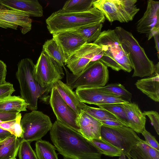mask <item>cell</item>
Listing matches in <instances>:
<instances>
[{
  "label": "cell",
  "mask_w": 159,
  "mask_h": 159,
  "mask_svg": "<svg viewBox=\"0 0 159 159\" xmlns=\"http://www.w3.org/2000/svg\"><path fill=\"white\" fill-rule=\"evenodd\" d=\"M102 56L101 47L93 43H86L67 58L65 65L74 75H78L91 62L100 60Z\"/></svg>",
  "instance_id": "obj_11"
},
{
  "label": "cell",
  "mask_w": 159,
  "mask_h": 159,
  "mask_svg": "<svg viewBox=\"0 0 159 159\" xmlns=\"http://www.w3.org/2000/svg\"><path fill=\"white\" fill-rule=\"evenodd\" d=\"M127 156L133 159H159V151L152 148L142 139Z\"/></svg>",
  "instance_id": "obj_24"
},
{
  "label": "cell",
  "mask_w": 159,
  "mask_h": 159,
  "mask_svg": "<svg viewBox=\"0 0 159 159\" xmlns=\"http://www.w3.org/2000/svg\"><path fill=\"white\" fill-rule=\"evenodd\" d=\"M21 139L13 134L0 143V159H16Z\"/></svg>",
  "instance_id": "obj_21"
},
{
  "label": "cell",
  "mask_w": 159,
  "mask_h": 159,
  "mask_svg": "<svg viewBox=\"0 0 159 159\" xmlns=\"http://www.w3.org/2000/svg\"><path fill=\"white\" fill-rule=\"evenodd\" d=\"M32 20L23 12L9 9L0 3V27L16 30L19 26L24 34L31 29Z\"/></svg>",
  "instance_id": "obj_13"
},
{
  "label": "cell",
  "mask_w": 159,
  "mask_h": 159,
  "mask_svg": "<svg viewBox=\"0 0 159 159\" xmlns=\"http://www.w3.org/2000/svg\"><path fill=\"white\" fill-rule=\"evenodd\" d=\"M101 136L102 139L120 149L125 156L142 140L135 131L124 125L110 127L102 125Z\"/></svg>",
  "instance_id": "obj_8"
},
{
  "label": "cell",
  "mask_w": 159,
  "mask_h": 159,
  "mask_svg": "<svg viewBox=\"0 0 159 159\" xmlns=\"http://www.w3.org/2000/svg\"><path fill=\"white\" fill-rule=\"evenodd\" d=\"M0 3L7 8L26 13L30 16L40 17L43 11L37 0H0Z\"/></svg>",
  "instance_id": "obj_18"
},
{
  "label": "cell",
  "mask_w": 159,
  "mask_h": 159,
  "mask_svg": "<svg viewBox=\"0 0 159 159\" xmlns=\"http://www.w3.org/2000/svg\"><path fill=\"white\" fill-rule=\"evenodd\" d=\"M7 72L6 64L3 61L0 60V85L7 82L6 81Z\"/></svg>",
  "instance_id": "obj_40"
},
{
  "label": "cell",
  "mask_w": 159,
  "mask_h": 159,
  "mask_svg": "<svg viewBox=\"0 0 159 159\" xmlns=\"http://www.w3.org/2000/svg\"><path fill=\"white\" fill-rule=\"evenodd\" d=\"M94 0H70L66 1L62 8L67 12H81L87 11L92 7Z\"/></svg>",
  "instance_id": "obj_29"
},
{
  "label": "cell",
  "mask_w": 159,
  "mask_h": 159,
  "mask_svg": "<svg viewBox=\"0 0 159 159\" xmlns=\"http://www.w3.org/2000/svg\"><path fill=\"white\" fill-rule=\"evenodd\" d=\"M42 51L64 67L67 56L53 38L46 40L43 46Z\"/></svg>",
  "instance_id": "obj_22"
},
{
  "label": "cell",
  "mask_w": 159,
  "mask_h": 159,
  "mask_svg": "<svg viewBox=\"0 0 159 159\" xmlns=\"http://www.w3.org/2000/svg\"><path fill=\"white\" fill-rule=\"evenodd\" d=\"M1 142L0 141V143Z\"/></svg>",
  "instance_id": "obj_46"
},
{
  "label": "cell",
  "mask_w": 159,
  "mask_h": 159,
  "mask_svg": "<svg viewBox=\"0 0 159 159\" xmlns=\"http://www.w3.org/2000/svg\"><path fill=\"white\" fill-rule=\"evenodd\" d=\"M118 159H126L125 156L123 154H122L120 157Z\"/></svg>",
  "instance_id": "obj_44"
},
{
  "label": "cell",
  "mask_w": 159,
  "mask_h": 159,
  "mask_svg": "<svg viewBox=\"0 0 159 159\" xmlns=\"http://www.w3.org/2000/svg\"><path fill=\"white\" fill-rule=\"evenodd\" d=\"M17 66L16 76L20 84L21 98L28 104V109L32 111L37 110L38 99L48 103L49 93L42 87L35 79V64L32 60L28 58L22 59Z\"/></svg>",
  "instance_id": "obj_3"
},
{
  "label": "cell",
  "mask_w": 159,
  "mask_h": 159,
  "mask_svg": "<svg viewBox=\"0 0 159 159\" xmlns=\"http://www.w3.org/2000/svg\"><path fill=\"white\" fill-rule=\"evenodd\" d=\"M144 137L146 143L152 148L159 151V145L155 137L146 129L141 133Z\"/></svg>",
  "instance_id": "obj_36"
},
{
  "label": "cell",
  "mask_w": 159,
  "mask_h": 159,
  "mask_svg": "<svg viewBox=\"0 0 159 159\" xmlns=\"http://www.w3.org/2000/svg\"><path fill=\"white\" fill-rule=\"evenodd\" d=\"M136 87L156 102L159 101V74L154 73L149 77L138 80Z\"/></svg>",
  "instance_id": "obj_19"
},
{
  "label": "cell",
  "mask_w": 159,
  "mask_h": 159,
  "mask_svg": "<svg viewBox=\"0 0 159 159\" xmlns=\"http://www.w3.org/2000/svg\"><path fill=\"white\" fill-rule=\"evenodd\" d=\"M126 102H128L116 96L105 94L103 100L100 104L123 103Z\"/></svg>",
  "instance_id": "obj_37"
},
{
  "label": "cell",
  "mask_w": 159,
  "mask_h": 159,
  "mask_svg": "<svg viewBox=\"0 0 159 159\" xmlns=\"http://www.w3.org/2000/svg\"><path fill=\"white\" fill-rule=\"evenodd\" d=\"M52 35V38L61 48L67 58L87 43L82 36L74 31H63Z\"/></svg>",
  "instance_id": "obj_15"
},
{
  "label": "cell",
  "mask_w": 159,
  "mask_h": 159,
  "mask_svg": "<svg viewBox=\"0 0 159 159\" xmlns=\"http://www.w3.org/2000/svg\"><path fill=\"white\" fill-rule=\"evenodd\" d=\"M128 158V159H131V158L129 157L128 156H127Z\"/></svg>",
  "instance_id": "obj_45"
},
{
  "label": "cell",
  "mask_w": 159,
  "mask_h": 159,
  "mask_svg": "<svg viewBox=\"0 0 159 159\" xmlns=\"http://www.w3.org/2000/svg\"><path fill=\"white\" fill-rule=\"evenodd\" d=\"M82 110L100 122L107 120H117L113 114L102 108L90 107L84 103Z\"/></svg>",
  "instance_id": "obj_31"
},
{
  "label": "cell",
  "mask_w": 159,
  "mask_h": 159,
  "mask_svg": "<svg viewBox=\"0 0 159 159\" xmlns=\"http://www.w3.org/2000/svg\"><path fill=\"white\" fill-rule=\"evenodd\" d=\"M20 123L23 131L21 139L30 143L41 139L50 131L53 125L48 116L36 110L25 114Z\"/></svg>",
  "instance_id": "obj_9"
},
{
  "label": "cell",
  "mask_w": 159,
  "mask_h": 159,
  "mask_svg": "<svg viewBox=\"0 0 159 159\" xmlns=\"http://www.w3.org/2000/svg\"><path fill=\"white\" fill-rule=\"evenodd\" d=\"M89 141L102 154L111 157H120L123 154L120 149L102 139Z\"/></svg>",
  "instance_id": "obj_28"
},
{
  "label": "cell",
  "mask_w": 159,
  "mask_h": 159,
  "mask_svg": "<svg viewBox=\"0 0 159 159\" xmlns=\"http://www.w3.org/2000/svg\"><path fill=\"white\" fill-rule=\"evenodd\" d=\"M15 91L13 85L10 83L0 85V100L11 96Z\"/></svg>",
  "instance_id": "obj_34"
},
{
  "label": "cell",
  "mask_w": 159,
  "mask_h": 159,
  "mask_svg": "<svg viewBox=\"0 0 159 159\" xmlns=\"http://www.w3.org/2000/svg\"><path fill=\"white\" fill-rule=\"evenodd\" d=\"M102 23H98L74 30L82 36L87 43L95 41L101 32Z\"/></svg>",
  "instance_id": "obj_30"
},
{
  "label": "cell",
  "mask_w": 159,
  "mask_h": 159,
  "mask_svg": "<svg viewBox=\"0 0 159 159\" xmlns=\"http://www.w3.org/2000/svg\"><path fill=\"white\" fill-rule=\"evenodd\" d=\"M51 140L64 159H101L102 154L80 133L57 120L50 130Z\"/></svg>",
  "instance_id": "obj_1"
},
{
  "label": "cell",
  "mask_w": 159,
  "mask_h": 159,
  "mask_svg": "<svg viewBox=\"0 0 159 159\" xmlns=\"http://www.w3.org/2000/svg\"><path fill=\"white\" fill-rule=\"evenodd\" d=\"M105 17L96 8L81 12H67L61 9L53 12L46 20L47 28L53 34L65 31H74L98 23Z\"/></svg>",
  "instance_id": "obj_2"
},
{
  "label": "cell",
  "mask_w": 159,
  "mask_h": 159,
  "mask_svg": "<svg viewBox=\"0 0 159 159\" xmlns=\"http://www.w3.org/2000/svg\"><path fill=\"white\" fill-rule=\"evenodd\" d=\"M27 106L19 96H11L0 100V111L20 112L26 111Z\"/></svg>",
  "instance_id": "obj_25"
},
{
  "label": "cell",
  "mask_w": 159,
  "mask_h": 159,
  "mask_svg": "<svg viewBox=\"0 0 159 159\" xmlns=\"http://www.w3.org/2000/svg\"><path fill=\"white\" fill-rule=\"evenodd\" d=\"M155 44V48L157 53V57L159 58V33L155 34L153 36Z\"/></svg>",
  "instance_id": "obj_43"
},
{
  "label": "cell",
  "mask_w": 159,
  "mask_h": 159,
  "mask_svg": "<svg viewBox=\"0 0 159 159\" xmlns=\"http://www.w3.org/2000/svg\"><path fill=\"white\" fill-rule=\"evenodd\" d=\"M137 31L146 35L148 40L159 33V2L149 0L147 9L142 17L138 21Z\"/></svg>",
  "instance_id": "obj_14"
},
{
  "label": "cell",
  "mask_w": 159,
  "mask_h": 159,
  "mask_svg": "<svg viewBox=\"0 0 159 159\" xmlns=\"http://www.w3.org/2000/svg\"><path fill=\"white\" fill-rule=\"evenodd\" d=\"M75 92L82 102L96 105L101 103L105 94L96 88H77Z\"/></svg>",
  "instance_id": "obj_23"
},
{
  "label": "cell",
  "mask_w": 159,
  "mask_h": 159,
  "mask_svg": "<svg viewBox=\"0 0 159 159\" xmlns=\"http://www.w3.org/2000/svg\"><path fill=\"white\" fill-rule=\"evenodd\" d=\"M93 43L101 47L103 56L100 61L107 66L116 71L130 72L133 69L129 54L114 30L101 32Z\"/></svg>",
  "instance_id": "obj_4"
},
{
  "label": "cell",
  "mask_w": 159,
  "mask_h": 159,
  "mask_svg": "<svg viewBox=\"0 0 159 159\" xmlns=\"http://www.w3.org/2000/svg\"><path fill=\"white\" fill-rule=\"evenodd\" d=\"M11 134L9 131L0 127V141L1 142L3 141Z\"/></svg>",
  "instance_id": "obj_42"
},
{
  "label": "cell",
  "mask_w": 159,
  "mask_h": 159,
  "mask_svg": "<svg viewBox=\"0 0 159 159\" xmlns=\"http://www.w3.org/2000/svg\"><path fill=\"white\" fill-rule=\"evenodd\" d=\"M30 143V142L21 140L18 152L19 159H38Z\"/></svg>",
  "instance_id": "obj_33"
},
{
  "label": "cell",
  "mask_w": 159,
  "mask_h": 159,
  "mask_svg": "<svg viewBox=\"0 0 159 159\" xmlns=\"http://www.w3.org/2000/svg\"><path fill=\"white\" fill-rule=\"evenodd\" d=\"M126 116L128 127L135 132L142 133L145 129L146 116L134 103H121Z\"/></svg>",
  "instance_id": "obj_17"
},
{
  "label": "cell",
  "mask_w": 159,
  "mask_h": 159,
  "mask_svg": "<svg viewBox=\"0 0 159 159\" xmlns=\"http://www.w3.org/2000/svg\"><path fill=\"white\" fill-rule=\"evenodd\" d=\"M114 30L129 54L134 70L132 77L152 75L154 73L155 65L132 34L120 27H116Z\"/></svg>",
  "instance_id": "obj_5"
},
{
  "label": "cell",
  "mask_w": 159,
  "mask_h": 159,
  "mask_svg": "<svg viewBox=\"0 0 159 159\" xmlns=\"http://www.w3.org/2000/svg\"><path fill=\"white\" fill-rule=\"evenodd\" d=\"M16 120L0 123V127L10 132L14 135L15 123Z\"/></svg>",
  "instance_id": "obj_39"
},
{
  "label": "cell",
  "mask_w": 159,
  "mask_h": 159,
  "mask_svg": "<svg viewBox=\"0 0 159 159\" xmlns=\"http://www.w3.org/2000/svg\"><path fill=\"white\" fill-rule=\"evenodd\" d=\"M143 113L149 118L157 133L159 135V115L158 113L156 111H144Z\"/></svg>",
  "instance_id": "obj_35"
},
{
  "label": "cell",
  "mask_w": 159,
  "mask_h": 159,
  "mask_svg": "<svg viewBox=\"0 0 159 159\" xmlns=\"http://www.w3.org/2000/svg\"><path fill=\"white\" fill-rule=\"evenodd\" d=\"M49 103L57 121L79 132L78 115L65 102L54 86L50 92Z\"/></svg>",
  "instance_id": "obj_12"
},
{
  "label": "cell",
  "mask_w": 159,
  "mask_h": 159,
  "mask_svg": "<svg viewBox=\"0 0 159 159\" xmlns=\"http://www.w3.org/2000/svg\"><path fill=\"white\" fill-rule=\"evenodd\" d=\"M53 86L65 102L79 115L84 103L80 101L75 92L61 80L57 81Z\"/></svg>",
  "instance_id": "obj_20"
},
{
  "label": "cell",
  "mask_w": 159,
  "mask_h": 159,
  "mask_svg": "<svg viewBox=\"0 0 159 159\" xmlns=\"http://www.w3.org/2000/svg\"><path fill=\"white\" fill-rule=\"evenodd\" d=\"M20 112L0 111V123L16 120Z\"/></svg>",
  "instance_id": "obj_38"
},
{
  "label": "cell",
  "mask_w": 159,
  "mask_h": 159,
  "mask_svg": "<svg viewBox=\"0 0 159 159\" xmlns=\"http://www.w3.org/2000/svg\"><path fill=\"white\" fill-rule=\"evenodd\" d=\"M35 147L38 159H58L55 147L49 142L40 139L36 141Z\"/></svg>",
  "instance_id": "obj_26"
},
{
  "label": "cell",
  "mask_w": 159,
  "mask_h": 159,
  "mask_svg": "<svg viewBox=\"0 0 159 159\" xmlns=\"http://www.w3.org/2000/svg\"><path fill=\"white\" fill-rule=\"evenodd\" d=\"M66 74V84L72 90L77 88H95L105 86L109 79L107 67L100 61L91 62L78 75L70 73L63 67Z\"/></svg>",
  "instance_id": "obj_6"
},
{
  "label": "cell",
  "mask_w": 159,
  "mask_h": 159,
  "mask_svg": "<svg viewBox=\"0 0 159 159\" xmlns=\"http://www.w3.org/2000/svg\"><path fill=\"white\" fill-rule=\"evenodd\" d=\"M136 0H94L93 7L100 11L107 20L111 23L132 21L139 11Z\"/></svg>",
  "instance_id": "obj_7"
},
{
  "label": "cell",
  "mask_w": 159,
  "mask_h": 159,
  "mask_svg": "<svg viewBox=\"0 0 159 159\" xmlns=\"http://www.w3.org/2000/svg\"><path fill=\"white\" fill-rule=\"evenodd\" d=\"M96 88L105 94L115 95L128 102H131L132 94L121 84H111L102 87Z\"/></svg>",
  "instance_id": "obj_27"
},
{
  "label": "cell",
  "mask_w": 159,
  "mask_h": 159,
  "mask_svg": "<svg viewBox=\"0 0 159 159\" xmlns=\"http://www.w3.org/2000/svg\"><path fill=\"white\" fill-rule=\"evenodd\" d=\"M78 122L80 133L89 140L101 138L102 123L82 110L78 115Z\"/></svg>",
  "instance_id": "obj_16"
},
{
  "label": "cell",
  "mask_w": 159,
  "mask_h": 159,
  "mask_svg": "<svg viewBox=\"0 0 159 159\" xmlns=\"http://www.w3.org/2000/svg\"><path fill=\"white\" fill-rule=\"evenodd\" d=\"M99 108L104 109L113 114L117 120L124 125L128 127L127 118L125 111L121 103L100 104L97 105Z\"/></svg>",
  "instance_id": "obj_32"
},
{
  "label": "cell",
  "mask_w": 159,
  "mask_h": 159,
  "mask_svg": "<svg viewBox=\"0 0 159 159\" xmlns=\"http://www.w3.org/2000/svg\"><path fill=\"white\" fill-rule=\"evenodd\" d=\"M34 75L40 86L50 93L55 83L61 80L64 74L62 67L42 51L35 65Z\"/></svg>",
  "instance_id": "obj_10"
},
{
  "label": "cell",
  "mask_w": 159,
  "mask_h": 159,
  "mask_svg": "<svg viewBox=\"0 0 159 159\" xmlns=\"http://www.w3.org/2000/svg\"><path fill=\"white\" fill-rule=\"evenodd\" d=\"M100 122L102 125L108 126L116 127L124 125L121 122L117 120H107Z\"/></svg>",
  "instance_id": "obj_41"
}]
</instances>
